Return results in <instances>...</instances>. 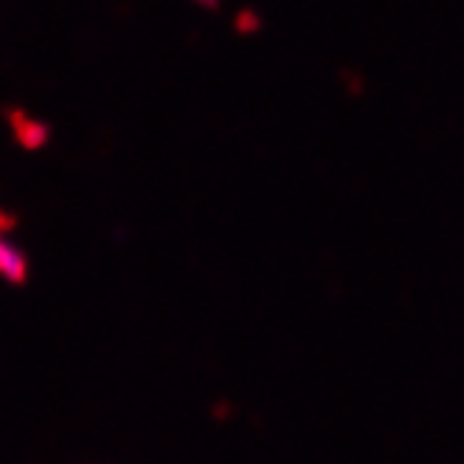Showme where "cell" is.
Instances as JSON below:
<instances>
[{
  "mask_svg": "<svg viewBox=\"0 0 464 464\" xmlns=\"http://www.w3.org/2000/svg\"><path fill=\"white\" fill-rule=\"evenodd\" d=\"M9 119H12L17 141L25 150H34V147H40L45 141V127H43V121H34V119H29L25 113H12Z\"/></svg>",
  "mask_w": 464,
  "mask_h": 464,
  "instance_id": "cell-2",
  "label": "cell"
},
{
  "mask_svg": "<svg viewBox=\"0 0 464 464\" xmlns=\"http://www.w3.org/2000/svg\"><path fill=\"white\" fill-rule=\"evenodd\" d=\"M9 228H12V220L0 211V276H4L6 282H25V276H29V259H25V254L17 248L14 242H9Z\"/></svg>",
  "mask_w": 464,
  "mask_h": 464,
  "instance_id": "cell-1",
  "label": "cell"
}]
</instances>
